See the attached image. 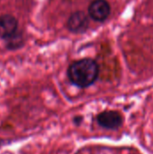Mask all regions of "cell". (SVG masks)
Segmentation results:
<instances>
[{"label":"cell","instance_id":"cell-7","mask_svg":"<svg viewBox=\"0 0 153 154\" xmlns=\"http://www.w3.org/2000/svg\"><path fill=\"white\" fill-rule=\"evenodd\" d=\"M83 119H84V117L82 116H77L73 118V123L76 125H80L83 122Z\"/></svg>","mask_w":153,"mask_h":154},{"label":"cell","instance_id":"cell-8","mask_svg":"<svg viewBox=\"0 0 153 154\" xmlns=\"http://www.w3.org/2000/svg\"><path fill=\"white\" fill-rule=\"evenodd\" d=\"M6 143H7V142H6L5 140H2V139H0V147H1V146H3V145H5Z\"/></svg>","mask_w":153,"mask_h":154},{"label":"cell","instance_id":"cell-3","mask_svg":"<svg viewBox=\"0 0 153 154\" xmlns=\"http://www.w3.org/2000/svg\"><path fill=\"white\" fill-rule=\"evenodd\" d=\"M88 17L83 11H76L72 13L66 23L67 29L70 32L76 34L84 33L88 29Z\"/></svg>","mask_w":153,"mask_h":154},{"label":"cell","instance_id":"cell-5","mask_svg":"<svg viewBox=\"0 0 153 154\" xmlns=\"http://www.w3.org/2000/svg\"><path fill=\"white\" fill-rule=\"evenodd\" d=\"M18 31V21L12 14L0 15V38L5 40Z\"/></svg>","mask_w":153,"mask_h":154},{"label":"cell","instance_id":"cell-2","mask_svg":"<svg viewBox=\"0 0 153 154\" xmlns=\"http://www.w3.org/2000/svg\"><path fill=\"white\" fill-rule=\"evenodd\" d=\"M96 119L98 125L106 130H117L124 124L122 114L116 110H105L99 113Z\"/></svg>","mask_w":153,"mask_h":154},{"label":"cell","instance_id":"cell-1","mask_svg":"<svg viewBox=\"0 0 153 154\" xmlns=\"http://www.w3.org/2000/svg\"><path fill=\"white\" fill-rule=\"evenodd\" d=\"M69 80L79 88L92 86L99 76L98 63L90 58H84L72 62L67 70Z\"/></svg>","mask_w":153,"mask_h":154},{"label":"cell","instance_id":"cell-4","mask_svg":"<svg viewBox=\"0 0 153 154\" xmlns=\"http://www.w3.org/2000/svg\"><path fill=\"white\" fill-rule=\"evenodd\" d=\"M88 15L96 22L106 21L111 14V5L107 0H93L87 8Z\"/></svg>","mask_w":153,"mask_h":154},{"label":"cell","instance_id":"cell-6","mask_svg":"<svg viewBox=\"0 0 153 154\" xmlns=\"http://www.w3.org/2000/svg\"><path fill=\"white\" fill-rule=\"evenodd\" d=\"M5 42V47L9 51H15L22 48L24 44V39L22 32L17 31L15 33L11 35L10 37L4 40Z\"/></svg>","mask_w":153,"mask_h":154}]
</instances>
